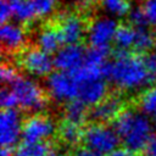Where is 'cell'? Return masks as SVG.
<instances>
[{"mask_svg": "<svg viewBox=\"0 0 156 156\" xmlns=\"http://www.w3.org/2000/svg\"><path fill=\"white\" fill-rule=\"evenodd\" d=\"M118 24L111 17L96 18L88 28L87 38L90 48L110 49L112 41H115Z\"/></svg>", "mask_w": 156, "mask_h": 156, "instance_id": "52a82bcc", "label": "cell"}, {"mask_svg": "<svg viewBox=\"0 0 156 156\" xmlns=\"http://www.w3.org/2000/svg\"><path fill=\"white\" fill-rule=\"evenodd\" d=\"M29 1L33 4L37 16L39 18L49 16L54 11L56 5V0H29Z\"/></svg>", "mask_w": 156, "mask_h": 156, "instance_id": "d4e9b609", "label": "cell"}, {"mask_svg": "<svg viewBox=\"0 0 156 156\" xmlns=\"http://www.w3.org/2000/svg\"><path fill=\"white\" fill-rule=\"evenodd\" d=\"M12 9V17L20 23H32L38 18L33 4L29 0H9Z\"/></svg>", "mask_w": 156, "mask_h": 156, "instance_id": "e0dca14e", "label": "cell"}, {"mask_svg": "<svg viewBox=\"0 0 156 156\" xmlns=\"http://www.w3.org/2000/svg\"><path fill=\"white\" fill-rule=\"evenodd\" d=\"M128 18H129V23L130 26H133L135 29H140V28H147L149 22L146 20V16L140 7H134L130 10V12L128 13Z\"/></svg>", "mask_w": 156, "mask_h": 156, "instance_id": "cb8c5ba5", "label": "cell"}, {"mask_svg": "<svg viewBox=\"0 0 156 156\" xmlns=\"http://www.w3.org/2000/svg\"><path fill=\"white\" fill-rule=\"evenodd\" d=\"M0 104H1L2 110L15 108L16 106H18L16 95H15V93L12 91V89L4 88V89L1 90V94H0Z\"/></svg>", "mask_w": 156, "mask_h": 156, "instance_id": "484cf974", "label": "cell"}, {"mask_svg": "<svg viewBox=\"0 0 156 156\" xmlns=\"http://www.w3.org/2000/svg\"><path fill=\"white\" fill-rule=\"evenodd\" d=\"M113 129L129 152L145 150L155 134L151 119L144 112L134 108L123 110L113 121Z\"/></svg>", "mask_w": 156, "mask_h": 156, "instance_id": "7a4b0ae2", "label": "cell"}, {"mask_svg": "<svg viewBox=\"0 0 156 156\" xmlns=\"http://www.w3.org/2000/svg\"><path fill=\"white\" fill-rule=\"evenodd\" d=\"M58 135L60 138L68 145H76L77 143L82 141L83 130L80 126L63 121L58 127Z\"/></svg>", "mask_w": 156, "mask_h": 156, "instance_id": "ffe728a7", "label": "cell"}, {"mask_svg": "<svg viewBox=\"0 0 156 156\" xmlns=\"http://www.w3.org/2000/svg\"><path fill=\"white\" fill-rule=\"evenodd\" d=\"M63 156H71V155H63Z\"/></svg>", "mask_w": 156, "mask_h": 156, "instance_id": "d590c367", "label": "cell"}, {"mask_svg": "<svg viewBox=\"0 0 156 156\" xmlns=\"http://www.w3.org/2000/svg\"><path fill=\"white\" fill-rule=\"evenodd\" d=\"M87 50L80 44L65 45L54 56V65L57 71L73 73L85 63Z\"/></svg>", "mask_w": 156, "mask_h": 156, "instance_id": "8fae6325", "label": "cell"}, {"mask_svg": "<svg viewBox=\"0 0 156 156\" xmlns=\"http://www.w3.org/2000/svg\"><path fill=\"white\" fill-rule=\"evenodd\" d=\"M135 30H136V34H135L134 49L138 52H146L152 46H155V38L147 28H140Z\"/></svg>", "mask_w": 156, "mask_h": 156, "instance_id": "44dd1931", "label": "cell"}, {"mask_svg": "<svg viewBox=\"0 0 156 156\" xmlns=\"http://www.w3.org/2000/svg\"><path fill=\"white\" fill-rule=\"evenodd\" d=\"M12 17V9L9 0H1L0 2V21L2 24L7 23Z\"/></svg>", "mask_w": 156, "mask_h": 156, "instance_id": "f546056e", "label": "cell"}, {"mask_svg": "<svg viewBox=\"0 0 156 156\" xmlns=\"http://www.w3.org/2000/svg\"><path fill=\"white\" fill-rule=\"evenodd\" d=\"M20 65L34 77H45L52 73L54 58L39 48H28L20 56Z\"/></svg>", "mask_w": 156, "mask_h": 156, "instance_id": "ba28073f", "label": "cell"}, {"mask_svg": "<svg viewBox=\"0 0 156 156\" xmlns=\"http://www.w3.org/2000/svg\"><path fill=\"white\" fill-rule=\"evenodd\" d=\"M18 73L16 71V68L13 66H11L10 63H4L0 68V78L1 82L4 84H12L17 78H18Z\"/></svg>", "mask_w": 156, "mask_h": 156, "instance_id": "4316f807", "label": "cell"}, {"mask_svg": "<svg viewBox=\"0 0 156 156\" xmlns=\"http://www.w3.org/2000/svg\"><path fill=\"white\" fill-rule=\"evenodd\" d=\"M123 111V101L117 95L106 96L101 102L93 106L89 116L95 123H106L115 121Z\"/></svg>", "mask_w": 156, "mask_h": 156, "instance_id": "4fadbf2b", "label": "cell"}, {"mask_svg": "<svg viewBox=\"0 0 156 156\" xmlns=\"http://www.w3.org/2000/svg\"><path fill=\"white\" fill-rule=\"evenodd\" d=\"M37 44H38V48L40 50L51 55V54H56L60 50L61 44H63V43H62V39H61V35H60L57 27L56 26L55 27L54 26H46L38 34Z\"/></svg>", "mask_w": 156, "mask_h": 156, "instance_id": "9a60e30c", "label": "cell"}, {"mask_svg": "<svg viewBox=\"0 0 156 156\" xmlns=\"http://www.w3.org/2000/svg\"><path fill=\"white\" fill-rule=\"evenodd\" d=\"M155 48H156V37H155Z\"/></svg>", "mask_w": 156, "mask_h": 156, "instance_id": "e575fe53", "label": "cell"}, {"mask_svg": "<svg viewBox=\"0 0 156 156\" xmlns=\"http://www.w3.org/2000/svg\"><path fill=\"white\" fill-rule=\"evenodd\" d=\"M104 76L116 88L127 91L140 89L154 82L143 56L121 50H117L113 58L104 66Z\"/></svg>", "mask_w": 156, "mask_h": 156, "instance_id": "6da1fadb", "label": "cell"}, {"mask_svg": "<svg viewBox=\"0 0 156 156\" xmlns=\"http://www.w3.org/2000/svg\"><path fill=\"white\" fill-rule=\"evenodd\" d=\"M143 57H144V62H145V66L147 68V72L151 79L155 80L156 79V52L145 54Z\"/></svg>", "mask_w": 156, "mask_h": 156, "instance_id": "f1b7e54d", "label": "cell"}, {"mask_svg": "<svg viewBox=\"0 0 156 156\" xmlns=\"http://www.w3.org/2000/svg\"><path fill=\"white\" fill-rule=\"evenodd\" d=\"M76 156H104V155H100L95 151H91L89 149H79L77 152H76Z\"/></svg>", "mask_w": 156, "mask_h": 156, "instance_id": "1f68e13d", "label": "cell"}, {"mask_svg": "<svg viewBox=\"0 0 156 156\" xmlns=\"http://www.w3.org/2000/svg\"><path fill=\"white\" fill-rule=\"evenodd\" d=\"M139 106L141 112L145 115H155L156 112V88H150L145 90L140 99H139Z\"/></svg>", "mask_w": 156, "mask_h": 156, "instance_id": "7402d4cb", "label": "cell"}, {"mask_svg": "<svg viewBox=\"0 0 156 156\" xmlns=\"http://www.w3.org/2000/svg\"><path fill=\"white\" fill-rule=\"evenodd\" d=\"M63 116H65V121L82 126L87 118H88V108L87 105L84 102H82L80 100H73L66 104L65 111H63Z\"/></svg>", "mask_w": 156, "mask_h": 156, "instance_id": "ac0fdd59", "label": "cell"}, {"mask_svg": "<svg viewBox=\"0 0 156 156\" xmlns=\"http://www.w3.org/2000/svg\"><path fill=\"white\" fill-rule=\"evenodd\" d=\"M50 96L57 102H69L77 100L78 88L72 73L56 71L52 72L46 80Z\"/></svg>", "mask_w": 156, "mask_h": 156, "instance_id": "8992f818", "label": "cell"}, {"mask_svg": "<svg viewBox=\"0 0 156 156\" xmlns=\"http://www.w3.org/2000/svg\"><path fill=\"white\" fill-rule=\"evenodd\" d=\"M72 74L78 88L77 99L87 106H95L106 98L107 83L104 76V67L84 65Z\"/></svg>", "mask_w": 156, "mask_h": 156, "instance_id": "3957f363", "label": "cell"}, {"mask_svg": "<svg viewBox=\"0 0 156 156\" xmlns=\"http://www.w3.org/2000/svg\"><path fill=\"white\" fill-rule=\"evenodd\" d=\"M136 30L130 24H119L115 37V45L121 51H128V49L134 48Z\"/></svg>", "mask_w": 156, "mask_h": 156, "instance_id": "d6986e66", "label": "cell"}, {"mask_svg": "<svg viewBox=\"0 0 156 156\" xmlns=\"http://www.w3.org/2000/svg\"><path fill=\"white\" fill-rule=\"evenodd\" d=\"M146 155L145 156H156V134L152 135V138L150 139L146 149H145Z\"/></svg>", "mask_w": 156, "mask_h": 156, "instance_id": "4dcf8cb0", "label": "cell"}, {"mask_svg": "<svg viewBox=\"0 0 156 156\" xmlns=\"http://www.w3.org/2000/svg\"><path fill=\"white\" fill-rule=\"evenodd\" d=\"M104 9L115 16H124L130 12V5L128 0H102Z\"/></svg>", "mask_w": 156, "mask_h": 156, "instance_id": "603a6c76", "label": "cell"}, {"mask_svg": "<svg viewBox=\"0 0 156 156\" xmlns=\"http://www.w3.org/2000/svg\"><path fill=\"white\" fill-rule=\"evenodd\" d=\"M13 156H56V151L48 141H22L16 146Z\"/></svg>", "mask_w": 156, "mask_h": 156, "instance_id": "2e32d148", "label": "cell"}, {"mask_svg": "<svg viewBox=\"0 0 156 156\" xmlns=\"http://www.w3.org/2000/svg\"><path fill=\"white\" fill-rule=\"evenodd\" d=\"M56 27L65 45L79 44L85 32H88L84 20L77 13H66L61 16Z\"/></svg>", "mask_w": 156, "mask_h": 156, "instance_id": "7c38bea8", "label": "cell"}, {"mask_svg": "<svg viewBox=\"0 0 156 156\" xmlns=\"http://www.w3.org/2000/svg\"><path fill=\"white\" fill-rule=\"evenodd\" d=\"M12 91L16 95L18 106L28 112H40L46 106V98L41 88L33 79L20 76L12 84Z\"/></svg>", "mask_w": 156, "mask_h": 156, "instance_id": "5b68a950", "label": "cell"}, {"mask_svg": "<svg viewBox=\"0 0 156 156\" xmlns=\"http://www.w3.org/2000/svg\"><path fill=\"white\" fill-rule=\"evenodd\" d=\"M82 141L85 145V149L100 155H110L117 150V146L121 143L116 130L104 123L89 124L83 130Z\"/></svg>", "mask_w": 156, "mask_h": 156, "instance_id": "277c9868", "label": "cell"}, {"mask_svg": "<svg viewBox=\"0 0 156 156\" xmlns=\"http://www.w3.org/2000/svg\"><path fill=\"white\" fill-rule=\"evenodd\" d=\"M1 156H13V151L10 147H2L1 149Z\"/></svg>", "mask_w": 156, "mask_h": 156, "instance_id": "d6a6232c", "label": "cell"}, {"mask_svg": "<svg viewBox=\"0 0 156 156\" xmlns=\"http://www.w3.org/2000/svg\"><path fill=\"white\" fill-rule=\"evenodd\" d=\"M154 119H155V122H156V112H155V115H154Z\"/></svg>", "mask_w": 156, "mask_h": 156, "instance_id": "836d02e7", "label": "cell"}, {"mask_svg": "<svg viewBox=\"0 0 156 156\" xmlns=\"http://www.w3.org/2000/svg\"><path fill=\"white\" fill-rule=\"evenodd\" d=\"M141 9L150 26L156 27V0H144Z\"/></svg>", "mask_w": 156, "mask_h": 156, "instance_id": "83f0119b", "label": "cell"}, {"mask_svg": "<svg viewBox=\"0 0 156 156\" xmlns=\"http://www.w3.org/2000/svg\"><path fill=\"white\" fill-rule=\"evenodd\" d=\"M23 123L21 113L16 108L2 110L0 115V139L2 147L15 146L22 136Z\"/></svg>", "mask_w": 156, "mask_h": 156, "instance_id": "30bf717a", "label": "cell"}, {"mask_svg": "<svg viewBox=\"0 0 156 156\" xmlns=\"http://www.w3.org/2000/svg\"><path fill=\"white\" fill-rule=\"evenodd\" d=\"M0 39L4 50L9 52L18 51L23 48L26 43V32L20 24L7 22L1 26Z\"/></svg>", "mask_w": 156, "mask_h": 156, "instance_id": "5bb4252c", "label": "cell"}, {"mask_svg": "<svg viewBox=\"0 0 156 156\" xmlns=\"http://www.w3.org/2000/svg\"><path fill=\"white\" fill-rule=\"evenodd\" d=\"M56 132L54 121L44 115H33L23 122L22 138L23 141L38 143L46 141Z\"/></svg>", "mask_w": 156, "mask_h": 156, "instance_id": "9c48e42d", "label": "cell"}]
</instances>
